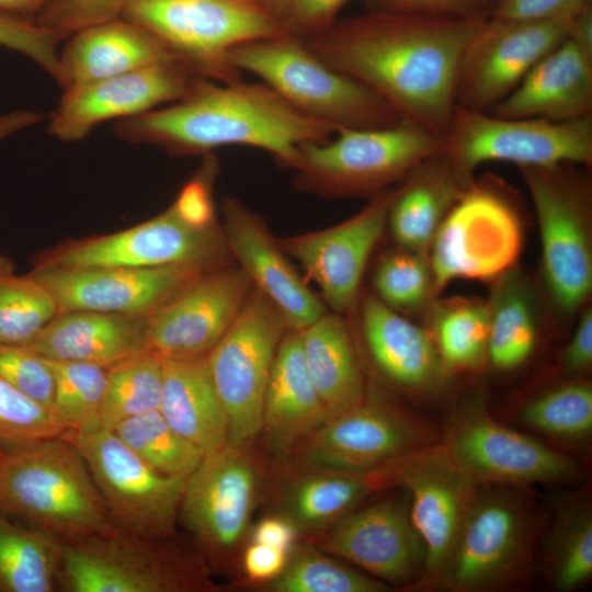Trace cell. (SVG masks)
Returning a JSON list of instances; mask_svg holds the SVG:
<instances>
[{
	"label": "cell",
	"mask_w": 592,
	"mask_h": 592,
	"mask_svg": "<svg viewBox=\"0 0 592 592\" xmlns=\"http://www.w3.org/2000/svg\"><path fill=\"white\" fill-rule=\"evenodd\" d=\"M485 21L371 10L301 41L379 95L401 121L443 136L456 106L460 59Z\"/></svg>",
	"instance_id": "6da1fadb"
},
{
	"label": "cell",
	"mask_w": 592,
	"mask_h": 592,
	"mask_svg": "<svg viewBox=\"0 0 592 592\" xmlns=\"http://www.w3.org/2000/svg\"><path fill=\"white\" fill-rule=\"evenodd\" d=\"M115 135L153 145L173 156L213 153L226 146H249L294 168L297 148L329 140L337 129L310 118L263 83H221L201 78L186 96L163 109L116 121Z\"/></svg>",
	"instance_id": "7a4b0ae2"
},
{
	"label": "cell",
	"mask_w": 592,
	"mask_h": 592,
	"mask_svg": "<svg viewBox=\"0 0 592 592\" xmlns=\"http://www.w3.org/2000/svg\"><path fill=\"white\" fill-rule=\"evenodd\" d=\"M0 511L62 542L116 527L82 455L66 436L0 449Z\"/></svg>",
	"instance_id": "3957f363"
},
{
	"label": "cell",
	"mask_w": 592,
	"mask_h": 592,
	"mask_svg": "<svg viewBox=\"0 0 592 592\" xmlns=\"http://www.w3.org/2000/svg\"><path fill=\"white\" fill-rule=\"evenodd\" d=\"M239 71L257 75L301 114L340 129L382 128L401 122L369 88L330 67L297 37L281 34L230 52Z\"/></svg>",
	"instance_id": "277c9868"
},
{
	"label": "cell",
	"mask_w": 592,
	"mask_h": 592,
	"mask_svg": "<svg viewBox=\"0 0 592 592\" xmlns=\"http://www.w3.org/2000/svg\"><path fill=\"white\" fill-rule=\"evenodd\" d=\"M519 489L478 486L439 588L491 592L526 582L535 561L538 516Z\"/></svg>",
	"instance_id": "5b68a950"
},
{
	"label": "cell",
	"mask_w": 592,
	"mask_h": 592,
	"mask_svg": "<svg viewBox=\"0 0 592 592\" xmlns=\"http://www.w3.org/2000/svg\"><path fill=\"white\" fill-rule=\"evenodd\" d=\"M122 16L194 73L221 83L241 80L230 61L235 47L284 34L263 0H127Z\"/></svg>",
	"instance_id": "8992f818"
},
{
	"label": "cell",
	"mask_w": 592,
	"mask_h": 592,
	"mask_svg": "<svg viewBox=\"0 0 592 592\" xmlns=\"http://www.w3.org/2000/svg\"><path fill=\"white\" fill-rule=\"evenodd\" d=\"M167 537L115 527L64 542L58 587L66 592H198L210 581L204 560Z\"/></svg>",
	"instance_id": "52a82bcc"
},
{
	"label": "cell",
	"mask_w": 592,
	"mask_h": 592,
	"mask_svg": "<svg viewBox=\"0 0 592 592\" xmlns=\"http://www.w3.org/2000/svg\"><path fill=\"white\" fill-rule=\"evenodd\" d=\"M442 136L417 125L340 129L323 143L297 148L298 187L332 196L378 190L442 150Z\"/></svg>",
	"instance_id": "ba28073f"
},
{
	"label": "cell",
	"mask_w": 592,
	"mask_h": 592,
	"mask_svg": "<svg viewBox=\"0 0 592 592\" xmlns=\"http://www.w3.org/2000/svg\"><path fill=\"white\" fill-rule=\"evenodd\" d=\"M442 152L466 183L487 161L520 168H551L592 162V115L572 121L502 117L490 112L455 106L442 136Z\"/></svg>",
	"instance_id": "9c48e42d"
},
{
	"label": "cell",
	"mask_w": 592,
	"mask_h": 592,
	"mask_svg": "<svg viewBox=\"0 0 592 592\" xmlns=\"http://www.w3.org/2000/svg\"><path fill=\"white\" fill-rule=\"evenodd\" d=\"M287 329L281 311L252 286L238 316L206 355L232 446L247 449L261 433L267 380Z\"/></svg>",
	"instance_id": "30bf717a"
},
{
	"label": "cell",
	"mask_w": 592,
	"mask_h": 592,
	"mask_svg": "<svg viewBox=\"0 0 592 592\" xmlns=\"http://www.w3.org/2000/svg\"><path fill=\"white\" fill-rule=\"evenodd\" d=\"M440 444L452 463L477 485L525 487L579 478V463L534 437L510 429L480 399L459 403Z\"/></svg>",
	"instance_id": "8fae6325"
},
{
	"label": "cell",
	"mask_w": 592,
	"mask_h": 592,
	"mask_svg": "<svg viewBox=\"0 0 592 592\" xmlns=\"http://www.w3.org/2000/svg\"><path fill=\"white\" fill-rule=\"evenodd\" d=\"M66 437L82 455L116 526L150 537L173 533L187 477L157 471L110 430Z\"/></svg>",
	"instance_id": "7c38bea8"
},
{
	"label": "cell",
	"mask_w": 592,
	"mask_h": 592,
	"mask_svg": "<svg viewBox=\"0 0 592 592\" xmlns=\"http://www.w3.org/2000/svg\"><path fill=\"white\" fill-rule=\"evenodd\" d=\"M223 227L198 228L172 208L128 229L64 243L43 253L34 266L159 267L195 265L205 271L228 265Z\"/></svg>",
	"instance_id": "4fadbf2b"
},
{
	"label": "cell",
	"mask_w": 592,
	"mask_h": 592,
	"mask_svg": "<svg viewBox=\"0 0 592 592\" xmlns=\"http://www.w3.org/2000/svg\"><path fill=\"white\" fill-rule=\"evenodd\" d=\"M431 243L435 288L455 278L491 280L519 255L520 218L499 190L470 183L443 217Z\"/></svg>",
	"instance_id": "5bb4252c"
},
{
	"label": "cell",
	"mask_w": 592,
	"mask_h": 592,
	"mask_svg": "<svg viewBox=\"0 0 592 592\" xmlns=\"http://www.w3.org/2000/svg\"><path fill=\"white\" fill-rule=\"evenodd\" d=\"M439 442L426 421L365 397L330 417L295 449L310 468L368 473Z\"/></svg>",
	"instance_id": "9a60e30c"
},
{
	"label": "cell",
	"mask_w": 592,
	"mask_h": 592,
	"mask_svg": "<svg viewBox=\"0 0 592 592\" xmlns=\"http://www.w3.org/2000/svg\"><path fill=\"white\" fill-rule=\"evenodd\" d=\"M566 164L520 169L538 221L546 283L555 301L571 311L592 288V253L588 189L569 177Z\"/></svg>",
	"instance_id": "2e32d148"
},
{
	"label": "cell",
	"mask_w": 592,
	"mask_h": 592,
	"mask_svg": "<svg viewBox=\"0 0 592 592\" xmlns=\"http://www.w3.org/2000/svg\"><path fill=\"white\" fill-rule=\"evenodd\" d=\"M573 15L549 20L487 19L460 59L455 104L492 111L537 61L568 37Z\"/></svg>",
	"instance_id": "e0dca14e"
},
{
	"label": "cell",
	"mask_w": 592,
	"mask_h": 592,
	"mask_svg": "<svg viewBox=\"0 0 592 592\" xmlns=\"http://www.w3.org/2000/svg\"><path fill=\"white\" fill-rule=\"evenodd\" d=\"M259 470L244 448L225 444L206 452L187 477L179 517L205 556L218 560L248 532Z\"/></svg>",
	"instance_id": "ac0fdd59"
},
{
	"label": "cell",
	"mask_w": 592,
	"mask_h": 592,
	"mask_svg": "<svg viewBox=\"0 0 592 592\" xmlns=\"http://www.w3.org/2000/svg\"><path fill=\"white\" fill-rule=\"evenodd\" d=\"M205 272L195 265L159 267L34 266L27 273L53 296L58 314L93 310L151 316Z\"/></svg>",
	"instance_id": "d6986e66"
},
{
	"label": "cell",
	"mask_w": 592,
	"mask_h": 592,
	"mask_svg": "<svg viewBox=\"0 0 592 592\" xmlns=\"http://www.w3.org/2000/svg\"><path fill=\"white\" fill-rule=\"evenodd\" d=\"M392 485L407 491L412 523L425 550L421 588H439L479 485L463 474L439 443L391 466Z\"/></svg>",
	"instance_id": "ffe728a7"
},
{
	"label": "cell",
	"mask_w": 592,
	"mask_h": 592,
	"mask_svg": "<svg viewBox=\"0 0 592 592\" xmlns=\"http://www.w3.org/2000/svg\"><path fill=\"white\" fill-rule=\"evenodd\" d=\"M320 547L365 569L391 587H421L426 550L408 497H388L355 508L322 530Z\"/></svg>",
	"instance_id": "44dd1931"
},
{
	"label": "cell",
	"mask_w": 592,
	"mask_h": 592,
	"mask_svg": "<svg viewBox=\"0 0 592 592\" xmlns=\"http://www.w3.org/2000/svg\"><path fill=\"white\" fill-rule=\"evenodd\" d=\"M201 78L183 64L169 61L69 87L52 114L48 133L65 143L82 140L100 123L183 99Z\"/></svg>",
	"instance_id": "7402d4cb"
},
{
	"label": "cell",
	"mask_w": 592,
	"mask_h": 592,
	"mask_svg": "<svg viewBox=\"0 0 592 592\" xmlns=\"http://www.w3.org/2000/svg\"><path fill=\"white\" fill-rule=\"evenodd\" d=\"M251 288L240 266L205 272L149 316V349L164 358L206 356L238 316Z\"/></svg>",
	"instance_id": "603a6c76"
},
{
	"label": "cell",
	"mask_w": 592,
	"mask_h": 592,
	"mask_svg": "<svg viewBox=\"0 0 592 592\" xmlns=\"http://www.w3.org/2000/svg\"><path fill=\"white\" fill-rule=\"evenodd\" d=\"M395 192L377 195L353 217L319 231L278 241L319 286L335 312L354 301L367 260L379 240Z\"/></svg>",
	"instance_id": "cb8c5ba5"
},
{
	"label": "cell",
	"mask_w": 592,
	"mask_h": 592,
	"mask_svg": "<svg viewBox=\"0 0 592 592\" xmlns=\"http://www.w3.org/2000/svg\"><path fill=\"white\" fill-rule=\"evenodd\" d=\"M223 215L230 254L252 286L281 311L288 329L300 331L327 312L261 217L234 197L224 201Z\"/></svg>",
	"instance_id": "d4e9b609"
},
{
	"label": "cell",
	"mask_w": 592,
	"mask_h": 592,
	"mask_svg": "<svg viewBox=\"0 0 592 592\" xmlns=\"http://www.w3.org/2000/svg\"><path fill=\"white\" fill-rule=\"evenodd\" d=\"M490 113L557 122L592 115V56L567 37Z\"/></svg>",
	"instance_id": "484cf974"
},
{
	"label": "cell",
	"mask_w": 592,
	"mask_h": 592,
	"mask_svg": "<svg viewBox=\"0 0 592 592\" xmlns=\"http://www.w3.org/2000/svg\"><path fill=\"white\" fill-rule=\"evenodd\" d=\"M148 318L93 310L60 312L26 346L45 358L109 368L150 350Z\"/></svg>",
	"instance_id": "4316f807"
},
{
	"label": "cell",
	"mask_w": 592,
	"mask_h": 592,
	"mask_svg": "<svg viewBox=\"0 0 592 592\" xmlns=\"http://www.w3.org/2000/svg\"><path fill=\"white\" fill-rule=\"evenodd\" d=\"M330 413L306 366L299 331L288 329L276 351L265 390L262 429L269 448L295 449Z\"/></svg>",
	"instance_id": "83f0119b"
},
{
	"label": "cell",
	"mask_w": 592,
	"mask_h": 592,
	"mask_svg": "<svg viewBox=\"0 0 592 592\" xmlns=\"http://www.w3.org/2000/svg\"><path fill=\"white\" fill-rule=\"evenodd\" d=\"M169 61L179 60L162 42L121 16L69 37L59 53L57 83L67 89Z\"/></svg>",
	"instance_id": "f1b7e54d"
},
{
	"label": "cell",
	"mask_w": 592,
	"mask_h": 592,
	"mask_svg": "<svg viewBox=\"0 0 592 592\" xmlns=\"http://www.w3.org/2000/svg\"><path fill=\"white\" fill-rule=\"evenodd\" d=\"M362 322L369 354L389 380L417 392L441 385L445 368L426 331L372 296L364 299Z\"/></svg>",
	"instance_id": "f546056e"
},
{
	"label": "cell",
	"mask_w": 592,
	"mask_h": 592,
	"mask_svg": "<svg viewBox=\"0 0 592 592\" xmlns=\"http://www.w3.org/2000/svg\"><path fill=\"white\" fill-rule=\"evenodd\" d=\"M159 411L181 436L205 452L228 443V419L212 380L206 356L162 357Z\"/></svg>",
	"instance_id": "4dcf8cb0"
},
{
	"label": "cell",
	"mask_w": 592,
	"mask_h": 592,
	"mask_svg": "<svg viewBox=\"0 0 592 592\" xmlns=\"http://www.w3.org/2000/svg\"><path fill=\"white\" fill-rule=\"evenodd\" d=\"M409 182L395 192L388 220L395 239L410 250L426 247L466 184L442 150L411 170Z\"/></svg>",
	"instance_id": "1f68e13d"
},
{
	"label": "cell",
	"mask_w": 592,
	"mask_h": 592,
	"mask_svg": "<svg viewBox=\"0 0 592 592\" xmlns=\"http://www.w3.org/2000/svg\"><path fill=\"white\" fill-rule=\"evenodd\" d=\"M389 487L391 465L368 473L312 468L286 488L283 516L299 533L322 531L372 493Z\"/></svg>",
	"instance_id": "d6a6232c"
},
{
	"label": "cell",
	"mask_w": 592,
	"mask_h": 592,
	"mask_svg": "<svg viewBox=\"0 0 592 592\" xmlns=\"http://www.w3.org/2000/svg\"><path fill=\"white\" fill-rule=\"evenodd\" d=\"M299 334L307 369L330 417L363 401L362 373L340 317L326 312Z\"/></svg>",
	"instance_id": "836d02e7"
},
{
	"label": "cell",
	"mask_w": 592,
	"mask_h": 592,
	"mask_svg": "<svg viewBox=\"0 0 592 592\" xmlns=\"http://www.w3.org/2000/svg\"><path fill=\"white\" fill-rule=\"evenodd\" d=\"M543 567L558 591H573L591 580L592 509L587 492L559 505L543 543Z\"/></svg>",
	"instance_id": "e575fe53"
},
{
	"label": "cell",
	"mask_w": 592,
	"mask_h": 592,
	"mask_svg": "<svg viewBox=\"0 0 592 592\" xmlns=\"http://www.w3.org/2000/svg\"><path fill=\"white\" fill-rule=\"evenodd\" d=\"M64 542L0 514V591L52 592L58 587Z\"/></svg>",
	"instance_id": "d590c367"
},
{
	"label": "cell",
	"mask_w": 592,
	"mask_h": 592,
	"mask_svg": "<svg viewBox=\"0 0 592 592\" xmlns=\"http://www.w3.org/2000/svg\"><path fill=\"white\" fill-rule=\"evenodd\" d=\"M161 391L162 357L151 350L106 368L102 429L112 431L123 420L159 410Z\"/></svg>",
	"instance_id": "8d00e7d4"
},
{
	"label": "cell",
	"mask_w": 592,
	"mask_h": 592,
	"mask_svg": "<svg viewBox=\"0 0 592 592\" xmlns=\"http://www.w3.org/2000/svg\"><path fill=\"white\" fill-rule=\"evenodd\" d=\"M112 431L148 465L167 476L189 477L206 453L175 432L159 410L123 420Z\"/></svg>",
	"instance_id": "74e56055"
},
{
	"label": "cell",
	"mask_w": 592,
	"mask_h": 592,
	"mask_svg": "<svg viewBox=\"0 0 592 592\" xmlns=\"http://www.w3.org/2000/svg\"><path fill=\"white\" fill-rule=\"evenodd\" d=\"M58 314L50 293L0 253V343L27 345Z\"/></svg>",
	"instance_id": "f35d334b"
},
{
	"label": "cell",
	"mask_w": 592,
	"mask_h": 592,
	"mask_svg": "<svg viewBox=\"0 0 592 592\" xmlns=\"http://www.w3.org/2000/svg\"><path fill=\"white\" fill-rule=\"evenodd\" d=\"M265 588L274 592H385L391 587L341 565L310 546H294L282 572Z\"/></svg>",
	"instance_id": "ab89813d"
},
{
	"label": "cell",
	"mask_w": 592,
	"mask_h": 592,
	"mask_svg": "<svg viewBox=\"0 0 592 592\" xmlns=\"http://www.w3.org/2000/svg\"><path fill=\"white\" fill-rule=\"evenodd\" d=\"M46 361L54 375L55 415L71 432L102 429L106 368L81 362Z\"/></svg>",
	"instance_id": "60d3db41"
},
{
	"label": "cell",
	"mask_w": 592,
	"mask_h": 592,
	"mask_svg": "<svg viewBox=\"0 0 592 592\" xmlns=\"http://www.w3.org/2000/svg\"><path fill=\"white\" fill-rule=\"evenodd\" d=\"M524 425L558 440L579 442L592 432V386L585 380L559 385L521 411Z\"/></svg>",
	"instance_id": "b9f144b4"
},
{
	"label": "cell",
	"mask_w": 592,
	"mask_h": 592,
	"mask_svg": "<svg viewBox=\"0 0 592 592\" xmlns=\"http://www.w3.org/2000/svg\"><path fill=\"white\" fill-rule=\"evenodd\" d=\"M489 307L465 303L443 309L434 319L433 341L445 371L473 369L487 357Z\"/></svg>",
	"instance_id": "7bdbcfd3"
},
{
	"label": "cell",
	"mask_w": 592,
	"mask_h": 592,
	"mask_svg": "<svg viewBox=\"0 0 592 592\" xmlns=\"http://www.w3.org/2000/svg\"><path fill=\"white\" fill-rule=\"evenodd\" d=\"M536 342L533 314L526 297L516 288H506L489 308L487 357L500 369L525 362Z\"/></svg>",
	"instance_id": "ee69618b"
},
{
	"label": "cell",
	"mask_w": 592,
	"mask_h": 592,
	"mask_svg": "<svg viewBox=\"0 0 592 592\" xmlns=\"http://www.w3.org/2000/svg\"><path fill=\"white\" fill-rule=\"evenodd\" d=\"M69 432L52 410L0 376V449L67 436Z\"/></svg>",
	"instance_id": "f6af8a7d"
},
{
	"label": "cell",
	"mask_w": 592,
	"mask_h": 592,
	"mask_svg": "<svg viewBox=\"0 0 592 592\" xmlns=\"http://www.w3.org/2000/svg\"><path fill=\"white\" fill-rule=\"evenodd\" d=\"M430 283L424 260L412 253H395L385 258L375 274L379 299L390 308L412 309L423 303Z\"/></svg>",
	"instance_id": "bcb514c9"
},
{
	"label": "cell",
	"mask_w": 592,
	"mask_h": 592,
	"mask_svg": "<svg viewBox=\"0 0 592 592\" xmlns=\"http://www.w3.org/2000/svg\"><path fill=\"white\" fill-rule=\"evenodd\" d=\"M68 39L61 33L34 21L0 11V47L18 52L59 80V44Z\"/></svg>",
	"instance_id": "7dc6e473"
},
{
	"label": "cell",
	"mask_w": 592,
	"mask_h": 592,
	"mask_svg": "<svg viewBox=\"0 0 592 592\" xmlns=\"http://www.w3.org/2000/svg\"><path fill=\"white\" fill-rule=\"evenodd\" d=\"M127 0H45L34 22L68 38L122 16Z\"/></svg>",
	"instance_id": "c3c4849f"
},
{
	"label": "cell",
	"mask_w": 592,
	"mask_h": 592,
	"mask_svg": "<svg viewBox=\"0 0 592 592\" xmlns=\"http://www.w3.org/2000/svg\"><path fill=\"white\" fill-rule=\"evenodd\" d=\"M0 376L54 412V375L45 357L26 345L0 343Z\"/></svg>",
	"instance_id": "681fc988"
},
{
	"label": "cell",
	"mask_w": 592,
	"mask_h": 592,
	"mask_svg": "<svg viewBox=\"0 0 592 592\" xmlns=\"http://www.w3.org/2000/svg\"><path fill=\"white\" fill-rule=\"evenodd\" d=\"M284 34L306 39L329 27L349 0H263Z\"/></svg>",
	"instance_id": "f907efd6"
},
{
	"label": "cell",
	"mask_w": 592,
	"mask_h": 592,
	"mask_svg": "<svg viewBox=\"0 0 592 592\" xmlns=\"http://www.w3.org/2000/svg\"><path fill=\"white\" fill-rule=\"evenodd\" d=\"M216 173V158L213 153L205 155L201 168L182 186L171 204L175 213L194 227L218 226L213 202V183Z\"/></svg>",
	"instance_id": "816d5d0a"
},
{
	"label": "cell",
	"mask_w": 592,
	"mask_h": 592,
	"mask_svg": "<svg viewBox=\"0 0 592 592\" xmlns=\"http://www.w3.org/2000/svg\"><path fill=\"white\" fill-rule=\"evenodd\" d=\"M497 0H366L372 11L487 20Z\"/></svg>",
	"instance_id": "f5cc1de1"
},
{
	"label": "cell",
	"mask_w": 592,
	"mask_h": 592,
	"mask_svg": "<svg viewBox=\"0 0 592 592\" xmlns=\"http://www.w3.org/2000/svg\"><path fill=\"white\" fill-rule=\"evenodd\" d=\"M591 0H497L492 15L513 20H549L571 16Z\"/></svg>",
	"instance_id": "db71d44e"
},
{
	"label": "cell",
	"mask_w": 592,
	"mask_h": 592,
	"mask_svg": "<svg viewBox=\"0 0 592 592\" xmlns=\"http://www.w3.org/2000/svg\"><path fill=\"white\" fill-rule=\"evenodd\" d=\"M288 554L280 548L251 543L243 554V570L249 579L267 583L282 572Z\"/></svg>",
	"instance_id": "11a10c76"
},
{
	"label": "cell",
	"mask_w": 592,
	"mask_h": 592,
	"mask_svg": "<svg viewBox=\"0 0 592 592\" xmlns=\"http://www.w3.org/2000/svg\"><path fill=\"white\" fill-rule=\"evenodd\" d=\"M592 363V312L587 309L562 355L563 367L572 373L584 372Z\"/></svg>",
	"instance_id": "9f6ffc18"
},
{
	"label": "cell",
	"mask_w": 592,
	"mask_h": 592,
	"mask_svg": "<svg viewBox=\"0 0 592 592\" xmlns=\"http://www.w3.org/2000/svg\"><path fill=\"white\" fill-rule=\"evenodd\" d=\"M298 534L297 528L285 516H269L253 527L251 540L289 551Z\"/></svg>",
	"instance_id": "6f0895ef"
},
{
	"label": "cell",
	"mask_w": 592,
	"mask_h": 592,
	"mask_svg": "<svg viewBox=\"0 0 592 592\" xmlns=\"http://www.w3.org/2000/svg\"><path fill=\"white\" fill-rule=\"evenodd\" d=\"M568 37L582 52L592 56V0L572 16Z\"/></svg>",
	"instance_id": "680465c9"
},
{
	"label": "cell",
	"mask_w": 592,
	"mask_h": 592,
	"mask_svg": "<svg viewBox=\"0 0 592 592\" xmlns=\"http://www.w3.org/2000/svg\"><path fill=\"white\" fill-rule=\"evenodd\" d=\"M43 116L34 111L16 110L0 114V141L39 123Z\"/></svg>",
	"instance_id": "91938a15"
},
{
	"label": "cell",
	"mask_w": 592,
	"mask_h": 592,
	"mask_svg": "<svg viewBox=\"0 0 592 592\" xmlns=\"http://www.w3.org/2000/svg\"><path fill=\"white\" fill-rule=\"evenodd\" d=\"M45 0H0V11L34 20Z\"/></svg>",
	"instance_id": "94428289"
}]
</instances>
